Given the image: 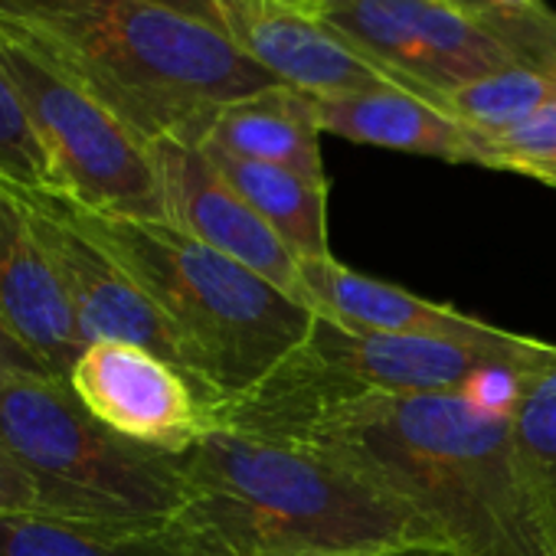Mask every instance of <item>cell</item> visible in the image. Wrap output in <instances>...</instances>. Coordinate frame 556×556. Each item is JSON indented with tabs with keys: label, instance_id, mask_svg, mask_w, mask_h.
I'll list each match as a JSON object with an SVG mask.
<instances>
[{
	"label": "cell",
	"instance_id": "11",
	"mask_svg": "<svg viewBox=\"0 0 556 556\" xmlns=\"http://www.w3.org/2000/svg\"><path fill=\"white\" fill-rule=\"evenodd\" d=\"M151 154L164 190L167 223L174 229L229 255L305 305L299 255L236 193L200 144L164 138L151 141Z\"/></svg>",
	"mask_w": 556,
	"mask_h": 556
},
{
	"label": "cell",
	"instance_id": "2",
	"mask_svg": "<svg viewBox=\"0 0 556 556\" xmlns=\"http://www.w3.org/2000/svg\"><path fill=\"white\" fill-rule=\"evenodd\" d=\"M0 24L148 144H203L226 105L282 86L213 0H0Z\"/></svg>",
	"mask_w": 556,
	"mask_h": 556
},
{
	"label": "cell",
	"instance_id": "12",
	"mask_svg": "<svg viewBox=\"0 0 556 556\" xmlns=\"http://www.w3.org/2000/svg\"><path fill=\"white\" fill-rule=\"evenodd\" d=\"M0 331L47 374L70 380L86 351L76 312L21 193L0 180Z\"/></svg>",
	"mask_w": 556,
	"mask_h": 556
},
{
	"label": "cell",
	"instance_id": "24",
	"mask_svg": "<svg viewBox=\"0 0 556 556\" xmlns=\"http://www.w3.org/2000/svg\"><path fill=\"white\" fill-rule=\"evenodd\" d=\"M546 367V364H543ZM540 367H530V364H514V361H494V364H484L481 370H475L465 387L458 390V396L465 403H471L478 413L484 416H494V419H514L520 400H523V390H527V380L536 374Z\"/></svg>",
	"mask_w": 556,
	"mask_h": 556
},
{
	"label": "cell",
	"instance_id": "29",
	"mask_svg": "<svg viewBox=\"0 0 556 556\" xmlns=\"http://www.w3.org/2000/svg\"><path fill=\"white\" fill-rule=\"evenodd\" d=\"M321 0H262V11L271 8V11H292V14H315V8Z\"/></svg>",
	"mask_w": 556,
	"mask_h": 556
},
{
	"label": "cell",
	"instance_id": "10",
	"mask_svg": "<svg viewBox=\"0 0 556 556\" xmlns=\"http://www.w3.org/2000/svg\"><path fill=\"white\" fill-rule=\"evenodd\" d=\"M79 403L115 435L180 455L206 432L210 403L193 380L164 357L118 341L83 351L70 374Z\"/></svg>",
	"mask_w": 556,
	"mask_h": 556
},
{
	"label": "cell",
	"instance_id": "22",
	"mask_svg": "<svg viewBox=\"0 0 556 556\" xmlns=\"http://www.w3.org/2000/svg\"><path fill=\"white\" fill-rule=\"evenodd\" d=\"M0 180H8L24 190H56V170L0 66Z\"/></svg>",
	"mask_w": 556,
	"mask_h": 556
},
{
	"label": "cell",
	"instance_id": "26",
	"mask_svg": "<svg viewBox=\"0 0 556 556\" xmlns=\"http://www.w3.org/2000/svg\"><path fill=\"white\" fill-rule=\"evenodd\" d=\"M11 374H47V370L11 334L0 331V380ZM47 377H53V374H47Z\"/></svg>",
	"mask_w": 556,
	"mask_h": 556
},
{
	"label": "cell",
	"instance_id": "9",
	"mask_svg": "<svg viewBox=\"0 0 556 556\" xmlns=\"http://www.w3.org/2000/svg\"><path fill=\"white\" fill-rule=\"evenodd\" d=\"M14 187V184H11ZM27 203L37 236L53 262V271L76 312L86 348L118 341L144 348L187 374L180 338L164 312L148 299L135 278L73 219L63 193L14 187ZM190 377V374H187ZM197 387V383H193Z\"/></svg>",
	"mask_w": 556,
	"mask_h": 556
},
{
	"label": "cell",
	"instance_id": "21",
	"mask_svg": "<svg viewBox=\"0 0 556 556\" xmlns=\"http://www.w3.org/2000/svg\"><path fill=\"white\" fill-rule=\"evenodd\" d=\"M520 66L556 73V14L543 0H455Z\"/></svg>",
	"mask_w": 556,
	"mask_h": 556
},
{
	"label": "cell",
	"instance_id": "1",
	"mask_svg": "<svg viewBox=\"0 0 556 556\" xmlns=\"http://www.w3.org/2000/svg\"><path fill=\"white\" fill-rule=\"evenodd\" d=\"M255 435L305 445L361 471L413 504L458 556H553L514 419L484 416L458 393L328 403Z\"/></svg>",
	"mask_w": 556,
	"mask_h": 556
},
{
	"label": "cell",
	"instance_id": "13",
	"mask_svg": "<svg viewBox=\"0 0 556 556\" xmlns=\"http://www.w3.org/2000/svg\"><path fill=\"white\" fill-rule=\"evenodd\" d=\"M305 305L341 328L377 331V334H406V338H442L468 344H501L514 331L478 321L452 305L419 299L400 286L361 275L341 262L308 258L302 262Z\"/></svg>",
	"mask_w": 556,
	"mask_h": 556
},
{
	"label": "cell",
	"instance_id": "17",
	"mask_svg": "<svg viewBox=\"0 0 556 556\" xmlns=\"http://www.w3.org/2000/svg\"><path fill=\"white\" fill-rule=\"evenodd\" d=\"M210 161L236 187V193L271 226L299 262L328 258V184L302 177L286 167L242 161L223 151H210Z\"/></svg>",
	"mask_w": 556,
	"mask_h": 556
},
{
	"label": "cell",
	"instance_id": "23",
	"mask_svg": "<svg viewBox=\"0 0 556 556\" xmlns=\"http://www.w3.org/2000/svg\"><path fill=\"white\" fill-rule=\"evenodd\" d=\"M494 170L527 174L556 187V99L501 138H488Z\"/></svg>",
	"mask_w": 556,
	"mask_h": 556
},
{
	"label": "cell",
	"instance_id": "19",
	"mask_svg": "<svg viewBox=\"0 0 556 556\" xmlns=\"http://www.w3.org/2000/svg\"><path fill=\"white\" fill-rule=\"evenodd\" d=\"M556 99V73L533 66H510L468 83L439 99V105L481 138H501L533 118Z\"/></svg>",
	"mask_w": 556,
	"mask_h": 556
},
{
	"label": "cell",
	"instance_id": "14",
	"mask_svg": "<svg viewBox=\"0 0 556 556\" xmlns=\"http://www.w3.org/2000/svg\"><path fill=\"white\" fill-rule=\"evenodd\" d=\"M232 37L278 83L308 92L315 99L357 96L390 86L406 89L400 79H393L377 63L361 56L312 14L265 8L255 17L236 24Z\"/></svg>",
	"mask_w": 556,
	"mask_h": 556
},
{
	"label": "cell",
	"instance_id": "8",
	"mask_svg": "<svg viewBox=\"0 0 556 556\" xmlns=\"http://www.w3.org/2000/svg\"><path fill=\"white\" fill-rule=\"evenodd\" d=\"M312 17L406 89L435 102L520 66L455 0H321Z\"/></svg>",
	"mask_w": 556,
	"mask_h": 556
},
{
	"label": "cell",
	"instance_id": "16",
	"mask_svg": "<svg viewBox=\"0 0 556 556\" xmlns=\"http://www.w3.org/2000/svg\"><path fill=\"white\" fill-rule=\"evenodd\" d=\"M321 125L315 96L292 86H271L226 105L200 148L223 151L242 161L286 167L318 184H328L321 161Z\"/></svg>",
	"mask_w": 556,
	"mask_h": 556
},
{
	"label": "cell",
	"instance_id": "27",
	"mask_svg": "<svg viewBox=\"0 0 556 556\" xmlns=\"http://www.w3.org/2000/svg\"><path fill=\"white\" fill-rule=\"evenodd\" d=\"M223 11H226V24L232 30L236 24H242L262 11V0H223Z\"/></svg>",
	"mask_w": 556,
	"mask_h": 556
},
{
	"label": "cell",
	"instance_id": "30",
	"mask_svg": "<svg viewBox=\"0 0 556 556\" xmlns=\"http://www.w3.org/2000/svg\"><path fill=\"white\" fill-rule=\"evenodd\" d=\"M213 4H216V8H219V11H223V0H213ZM223 14H226V11H223Z\"/></svg>",
	"mask_w": 556,
	"mask_h": 556
},
{
	"label": "cell",
	"instance_id": "20",
	"mask_svg": "<svg viewBox=\"0 0 556 556\" xmlns=\"http://www.w3.org/2000/svg\"><path fill=\"white\" fill-rule=\"evenodd\" d=\"M514 435L546 546L556 556V357L527 380L514 413Z\"/></svg>",
	"mask_w": 556,
	"mask_h": 556
},
{
	"label": "cell",
	"instance_id": "4",
	"mask_svg": "<svg viewBox=\"0 0 556 556\" xmlns=\"http://www.w3.org/2000/svg\"><path fill=\"white\" fill-rule=\"evenodd\" d=\"M73 219L135 278L180 338L210 406L255 390L312 334L315 312L170 223L102 216L63 193Z\"/></svg>",
	"mask_w": 556,
	"mask_h": 556
},
{
	"label": "cell",
	"instance_id": "6",
	"mask_svg": "<svg viewBox=\"0 0 556 556\" xmlns=\"http://www.w3.org/2000/svg\"><path fill=\"white\" fill-rule=\"evenodd\" d=\"M556 357V344L510 334L501 344H468L442 338H406L351 331L315 318L305 344L239 400L206 409V429L262 432L315 406L348 403L361 396H413L458 393L465 380L494 361L543 367Z\"/></svg>",
	"mask_w": 556,
	"mask_h": 556
},
{
	"label": "cell",
	"instance_id": "7",
	"mask_svg": "<svg viewBox=\"0 0 556 556\" xmlns=\"http://www.w3.org/2000/svg\"><path fill=\"white\" fill-rule=\"evenodd\" d=\"M0 66L56 170L60 193L102 216L167 223L148 141L4 24Z\"/></svg>",
	"mask_w": 556,
	"mask_h": 556
},
{
	"label": "cell",
	"instance_id": "3",
	"mask_svg": "<svg viewBox=\"0 0 556 556\" xmlns=\"http://www.w3.org/2000/svg\"><path fill=\"white\" fill-rule=\"evenodd\" d=\"M187 556H351L448 546L403 497L305 445L206 429L177 455ZM452 549V546H448Z\"/></svg>",
	"mask_w": 556,
	"mask_h": 556
},
{
	"label": "cell",
	"instance_id": "25",
	"mask_svg": "<svg viewBox=\"0 0 556 556\" xmlns=\"http://www.w3.org/2000/svg\"><path fill=\"white\" fill-rule=\"evenodd\" d=\"M8 514H40L37 491L30 478L17 468V462L0 448V517Z\"/></svg>",
	"mask_w": 556,
	"mask_h": 556
},
{
	"label": "cell",
	"instance_id": "5",
	"mask_svg": "<svg viewBox=\"0 0 556 556\" xmlns=\"http://www.w3.org/2000/svg\"><path fill=\"white\" fill-rule=\"evenodd\" d=\"M0 448L30 478L40 514L56 520L151 533L184 504L177 455L105 429L63 377L0 380Z\"/></svg>",
	"mask_w": 556,
	"mask_h": 556
},
{
	"label": "cell",
	"instance_id": "15",
	"mask_svg": "<svg viewBox=\"0 0 556 556\" xmlns=\"http://www.w3.org/2000/svg\"><path fill=\"white\" fill-rule=\"evenodd\" d=\"M315 109L325 135H338L344 141L370 148L439 157L448 164L491 167L488 138L455 122L435 99H426L400 86L315 99Z\"/></svg>",
	"mask_w": 556,
	"mask_h": 556
},
{
	"label": "cell",
	"instance_id": "28",
	"mask_svg": "<svg viewBox=\"0 0 556 556\" xmlns=\"http://www.w3.org/2000/svg\"><path fill=\"white\" fill-rule=\"evenodd\" d=\"M351 556H458L448 546H409V549H387V553H351Z\"/></svg>",
	"mask_w": 556,
	"mask_h": 556
},
{
	"label": "cell",
	"instance_id": "18",
	"mask_svg": "<svg viewBox=\"0 0 556 556\" xmlns=\"http://www.w3.org/2000/svg\"><path fill=\"white\" fill-rule=\"evenodd\" d=\"M0 556H187L170 530H105L47 514L0 517Z\"/></svg>",
	"mask_w": 556,
	"mask_h": 556
}]
</instances>
